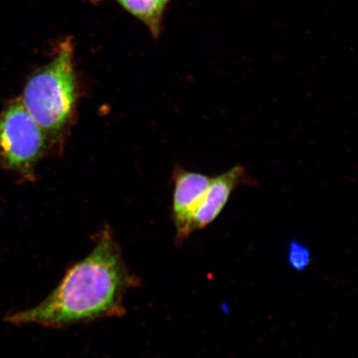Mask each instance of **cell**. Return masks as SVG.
I'll return each instance as SVG.
<instances>
[{
	"instance_id": "cell-2",
	"label": "cell",
	"mask_w": 358,
	"mask_h": 358,
	"mask_svg": "<svg viewBox=\"0 0 358 358\" xmlns=\"http://www.w3.org/2000/svg\"><path fill=\"white\" fill-rule=\"evenodd\" d=\"M22 102L46 136L55 137L73 114L76 101L73 45L66 39L52 60L27 83Z\"/></svg>"
},
{
	"instance_id": "cell-1",
	"label": "cell",
	"mask_w": 358,
	"mask_h": 358,
	"mask_svg": "<svg viewBox=\"0 0 358 358\" xmlns=\"http://www.w3.org/2000/svg\"><path fill=\"white\" fill-rule=\"evenodd\" d=\"M138 280L129 270L108 228L86 257L71 267L57 287L37 306L6 317L13 325L61 329L125 313V294Z\"/></svg>"
},
{
	"instance_id": "cell-4",
	"label": "cell",
	"mask_w": 358,
	"mask_h": 358,
	"mask_svg": "<svg viewBox=\"0 0 358 358\" xmlns=\"http://www.w3.org/2000/svg\"><path fill=\"white\" fill-rule=\"evenodd\" d=\"M211 179L203 173L178 169L173 199V217L178 238L185 239L192 234V217Z\"/></svg>"
},
{
	"instance_id": "cell-8",
	"label": "cell",
	"mask_w": 358,
	"mask_h": 358,
	"mask_svg": "<svg viewBox=\"0 0 358 358\" xmlns=\"http://www.w3.org/2000/svg\"><path fill=\"white\" fill-rule=\"evenodd\" d=\"M92 2L95 3V2H100V1H102V0H92Z\"/></svg>"
},
{
	"instance_id": "cell-6",
	"label": "cell",
	"mask_w": 358,
	"mask_h": 358,
	"mask_svg": "<svg viewBox=\"0 0 358 358\" xmlns=\"http://www.w3.org/2000/svg\"><path fill=\"white\" fill-rule=\"evenodd\" d=\"M125 10L148 27L154 37L160 34L161 21L167 2L165 0H116Z\"/></svg>"
},
{
	"instance_id": "cell-3",
	"label": "cell",
	"mask_w": 358,
	"mask_h": 358,
	"mask_svg": "<svg viewBox=\"0 0 358 358\" xmlns=\"http://www.w3.org/2000/svg\"><path fill=\"white\" fill-rule=\"evenodd\" d=\"M47 136L21 100H15L0 115V164L32 178L36 164L46 150Z\"/></svg>"
},
{
	"instance_id": "cell-5",
	"label": "cell",
	"mask_w": 358,
	"mask_h": 358,
	"mask_svg": "<svg viewBox=\"0 0 358 358\" xmlns=\"http://www.w3.org/2000/svg\"><path fill=\"white\" fill-rule=\"evenodd\" d=\"M245 183L252 185V178L241 165L212 178L208 189L192 217V232L203 229L215 221L226 207L232 192Z\"/></svg>"
},
{
	"instance_id": "cell-7",
	"label": "cell",
	"mask_w": 358,
	"mask_h": 358,
	"mask_svg": "<svg viewBox=\"0 0 358 358\" xmlns=\"http://www.w3.org/2000/svg\"><path fill=\"white\" fill-rule=\"evenodd\" d=\"M289 261L294 268L301 271L310 263V252L301 244L293 243L289 246Z\"/></svg>"
},
{
	"instance_id": "cell-9",
	"label": "cell",
	"mask_w": 358,
	"mask_h": 358,
	"mask_svg": "<svg viewBox=\"0 0 358 358\" xmlns=\"http://www.w3.org/2000/svg\"><path fill=\"white\" fill-rule=\"evenodd\" d=\"M165 1H166L168 3L169 1V0H165Z\"/></svg>"
}]
</instances>
